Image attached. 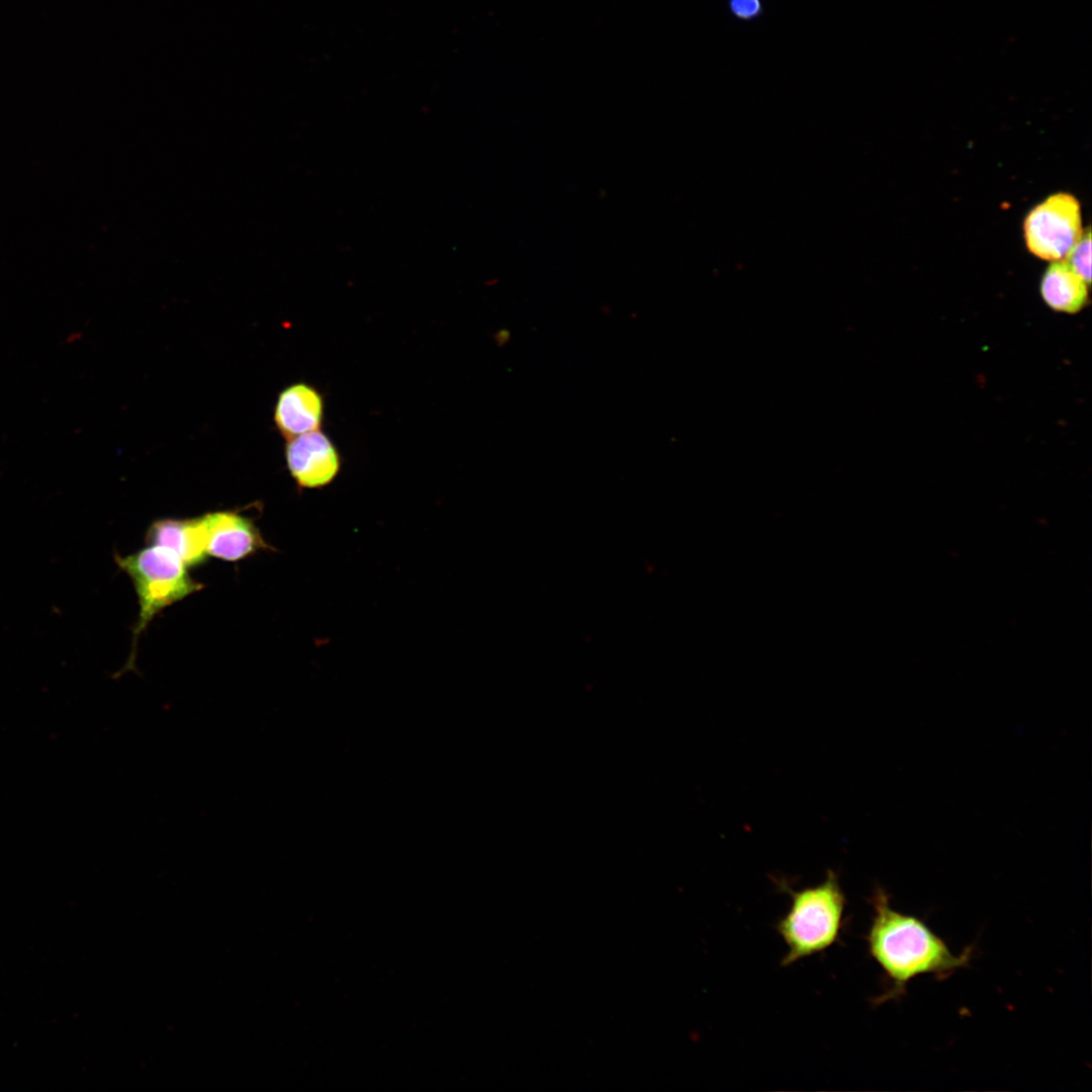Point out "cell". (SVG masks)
<instances>
[{
    "mask_svg": "<svg viewBox=\"0 0 1092 1092\" xmlns=\"http://www.w3.org/2000/svg\"><path fill=\"white\" fill-rule=\"evenodd\" d=\"M872 906L874 915L866 936L868 951L889 982V989L876 1002L904 995L908 984L919 976L945 979L969 965L971 947L953 953L923 920L894 909L884 889H876Z\"/></svg>",
    "mask_w": 1092,
    "mask_h": 1092,
    "instance_id": "obj_1",
    "label": "cell"
},
{
    "mask_svg": "<svg viewBox=\"0 0 1092 1092\" xmlns=\"http://www.w3.org/2000/svg\"><path fill=\"white\" fill-rule=\"evenodd\" d=\"M783 889L789 893L791 904L776 929L788 946L781 962L787 967L823 952L839 940L846 898L833 871H828L825 880L816 886L793 891L783 883Z\"/></svg>",
    "mask_w": 1092,
    "mask_h": 1092,
    "instance_id": "obj_2",
    "label": "cell"
},
{
    "mask_svg": "<svg viewBox=\"0 0 1092 1092\" xmlns=\"http://www.w3.org/2000/svg\"><path fill=\"white\" fill-rule=\"evenodd\" d=\"M114 558L130 578L140 607L128 668L134 661L138 640L152 620L171 605L201 590L203 584L189 574L188 566L174 551L163 546L147 544L125 556L115 554Z\"/></svg>",
    "mask_w": 1092,
    "mask_h": 1092,
    "instance_id": "obj_3",
    "label": "cell"
},
{
    "mask_svg": "<svg viewBox=\"0 0 1092 1092\" xmlns=\"http://www.w3.org/2000/svg\"><path fill=\"white\" fill-rule=\"evenodd\" d=\"M1028 250L1044 260H1063L1082 235L1081 206L1069 193H1056L1033 207L1023 223Z\"/></svg>",
    "mask_w": 1092,
    "mask_h": 1092,
    "instance_id": "obj_4",
    "label": "cell"
},
{
    "mask_svg": "<svg viewBox=\"0 0 1092 1092\" xmlns=\"http://www.w3.org/2000/svg\"><path fill=\"white\" fill-rule=\"evenodd\" d=\"M287 469L299 489H322L338 477L343 457L330 436L321 429L287 440Z\"/></svg>",
    "mask_w": 1092,
    "mask_h": 1092,
    "instance_id": "obj_5",
    "label": "cell"
},
{
    "mask_svg": "<svg viewBox=\"0 0 1092 1092\" xmlns=\"http://www.w3.org/2000/svg\"><path fill=\"white\" fill-rule=\"evenodd\" d=\"M209 556L236 562L259 551L273 550L249 517L236 511H217L203 515Z\"/></svg>",
    "mask_w": 1092,
    "mask_h": 1092,
    "instance_id": "obj_6",
    "label": "cell"
},
{
    "mask_svg": "<svg viewBox=\"0 0 1092 1092\" xmlns=\"http://www.w3.org/2000/svg\"><path fill=\"white\" fill-rule=\"evenodd\" d=\"M325 408V396L315 386L303 381L292 383L278 394L274 407L276 429L286 441L320 430Z\"/></svg>",
    "mask_w": 1092,
    "mask_h": 1092,
    "instance_id": "obj_7",
    "label": "cell"
},
{
    "mask_svg": "<svg viewBox=\"0 0 1092 1092\" xmlns=\"http://www.w3.org/2000/svg\"><path fill=\"white\" fill-rule=\"evenodd\" d=\"M146 542L174 551L188 568L200 566L209 556L203 516L156 520L146 533Z\"/></svg>",
    "mask_w": 1092,
    "mask_h": 1092,
    "instance_id": "obj_8",
    "label": "cell"
},
{
    "mask_svg": "<svg viewBox=\"0 0 1092 1092\" xmlns=\"http://www.w3.org/2000/svg\"><path fill=\"white\" fill-rule=\"evenodd\" d=\"M1040 294L1052 309L1076 313L1088 300V284L1066 260L1053 261L1041 278Z\"/></svg>",
    "mask_w": 1092,
    "mask_h": 1092,
    "instance_id": "obj_9",
    "label": "cell"
},
{
    "mask_svg": "<svg viewBox=\"0 0 1092 1092\" xmlns=\"http://www.w3.org/2000/svg\"><path fill=\"white\" fill-rule=\"evenodd\" d=\"M1091 235L1090 229L1082 232L1078 242L1064 259L1088 285L1091 282Z\"/></svg>",
    "mask_w": 1092,
    "mask_h": 1092,
    "instance_id": "obj_10",
    "label": "cell"
},
{
    "mask_svg": "<svg viewBox=\"0 0 1092 1092\" xmlns=\"http://www.w3.org/2000/svg\"><path fill=\"white\" fill-rule=\"evenodd\" d=\"M725 8L728 15L739 23L756 22L765 14L763 0H725Z\"/></svg>",
    "mask_w": 1092,
    "mask_h": 1092,
    "instance_id": "obj_11",
    "label": "cell"
}]
</instances>
